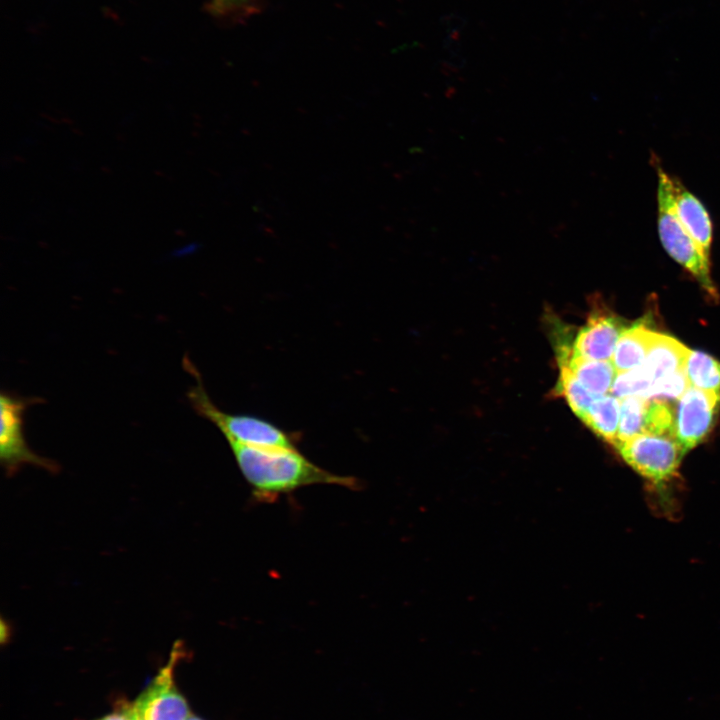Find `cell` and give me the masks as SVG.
Listing matches in <instances>:
<instances>
[{
	"label": "cell",
	"instance_id": "obj_1",
	"mask_svg": "<svg viewBox=\"0 0 720 720\" xmlns=\"http://www.w3.org/2000/svg\"><path fill=\"white\" fill-rule=\"evenodd\" d=\"M235 461L256 498L272 500L298 488L326 484L358 488V480L323 469L297 448H261L228 443Z\"/></svg>",
	"mask_w": 720,
	"mask_h": 720
},
{
	"label": "cell",
	"instance_id": "obj_2",
	"mask_svg": "<svg viewBox=\"0 0 720 720\" xmlns=\"http://www.w3.org/2000/svg\"><path fill=\"white\" fill-rule=\"evenodd\" d=\"M183 367L195 379V385L187 392V398L201 417L214 424L227 442L261 448H297L295 438L285 430L265 419L248 415L228 413L218 408L208 395L201 375L188 356Z\"/></svg>",
	"mask_w": 720,
	"mask_h": 720
},
{
	"label": "cell",
	"instance_id": "obj_3",
	"mask_svg": "<svg viewBox=\"0 0 720 720\" xmlns=\"http://www.w3.org/2000/svg\"><path fill=\"white\" fill-rule=\"evenodd\" d=\"M658 176V234L666 252L688 272L711 296L717 297L710 275V259L701 251L678 219L673 201V176L653 159Z\"/></svg>",
	"mask_w": 720,
	"mask_h": 720
},
{
	"label": "cell",
	"instance_id": "obj_4",
	"mask_svg": "<svg viewBox=\"0 0 720 720\" xmlns=\"http://www.w3.org/2000/svg\"><path fill=\"white\" fill-rule=\"evenodd\" d=\"M615 447L635 472L657 485L676 475L685 455L673 437L649 433L636 435Z\"/></svg>",
	"mask_w": 720,
	"mask_h": 720
},
{
	"label": "cell",
	"instance_id": "obj_5",
	"mask_svg": "<svg viewBox=\"0 0 720 720\" xmlns=\"http://www.w3.org/2000/svg\"><path fill=\"white\" fill-rule=\"evenodd\" d=\"M42 402L37 397H21L3 391L0 397V459L8 473L25 464L55 471L57 465L28 446L24 435V413L31 405Z\"/></svg>",
	"mask_w": 720,
	"mask_h": 720
},
{
	"label": "cell",
	"instance_id": "obj_6",
	"mask_svg": "<svg viewBox=\"0 0 720 720\" xmlns=\"http://www.w3.org/2000/svg\"><path fill=\"white\" fill-rule=\"evenodd\" d=\"M183 654L182 643L176 641L166 665L159 670L151 683L132 703L140 719L187 720L192 714L174 680V669Z\"/></svg>",
	"mask_w": 720,
	"mask_h": 720
},
{
	"label": "cell",
	"instance_id": "obj_7",
	"mask_svg": "<svg viewBox=\"0 0 720 720\" xmlns=\"http://www.w3.org/2000/svg\"><path fill=\"white\" fill-rule=\"evenodd\" d=\"M720 409V395L690 386L675 409L673 437L686 454L711 432Z\"/></svg>",
	"mask_w": 720,
	"mask_h": 720
},
{
	"label": "cell",
	"instance_id": "obj_8",
	"mask_svg": "<svg viewBox=\"0 0 720 720\" xmlns=\"http://www.w3.org/2000/svg\"><path fill=\"white\" fill-rule=\"evenodd\" d=\"M625 326L608 313H594L581 327L571 346L574 356L591 360H611Z\"/></svg>",
	"mask_w": 720,
	"mask_h": 720
},
{
	"label": "cell",
	"instance_id": "obj_9",
	"mask_svg": "<svg viewBox=\"0 0 720 720\" xmlns=\"http://www.w3.org/2000/svg\"><path fill=\"white\" fill-rule=\"evenodd\" d=\"M673 201L678 219L701 251L710 258L713 225L701 200L673 176Z\"/></svg>",
	"mask_w": 720,
	"mask_h": 720
},
{
	"label": "cell",
	"instance_id": "obj_10",
	"mask_svg": "<svg viewBox=\"0 0 720 720\" xmlns=\"http://www.w3.org/2000/svg\"><path fill=\"white\" fill-rule=\"evenodd\" d=\"M559 365L566 366L577 380L597 396L610 391L616 370L610 360H591L572 355L571 346L558 350Z\"/></svg>",
	"mask_w": 720,
	"mask_h": 720
},
{
	"label": "cell",
	"instance_id": "obj_11",
	"mask_svg": "<svg viewBox=\"0 0 720 720\" xmlns=\"http://www.w3.org/2000/svg\"><path fill=\"white\" fill-rule=\"evenodd\" d=\"M690 349L665 334L652 333L644 368L655 381L663 376L685 369Z\"/></svg>",
	"mask_w": 720,
	"mask_h": 720
},
{
	"label": "cell",
	"instance_id": "obj_12",
	"mask_svg": "<svg viewBox=\"0 0 720 720\" xmlns=\"http://www.w3.org/2000/svg\"><path fill=\"white\" fill-rule=\"evenodd\" d=\"M653 331L642 324L625 328L615 346L611 362L618 372L641 366L647 356Z\"/></svg>",
	"mask_w": 720,
	"mask_h": 720
},
{
	"label": "cell",
	"instance_id": "obj_13",
	"mask_svg": "<svg viewBox=\"0 0 720 720\" xmlns=\"http://www.w3.org/2000/svg\"><path fill=\"white\" fill-rule=\"evenodd\" d=\"M620 403L621 400L613 395L599 396L582 420L594 433L613 445L619 428Z\"/></svg>",
	"mask_w": 720,
	"mask_h": 720
},
{
	"label": "cell",
	"instance_id": "obj_14",
	"mask_svg": "<svg viewBox=\"0 0 720 720\" xmlns=\"http://www.w3.org/2000/svg\"><path fill=\"white\" fill-rule=\"evenodd\" d=\"M685 371L691 386L720 395V361L704 352L690 350Z\"/></svg>",
	"mask_w": 720,
	"mask_h": 720
},
{
	"label": "cell",
	"instance_id": "obj_15",
	"mask_svg": "<svg viewBox=\"0 0 720 720\" xmlns=\"http://www.w3.org/2000/svg\"><path fill=\"white\" fill-rule=\"evenodd\" d=\"M648 399L631 396L621 399L620 421L614 446L636 435L645 433V413Z\"/></svg>",
	"mask_w": 720,
	"mask_h": 720
},
{
	"label": "cell",
	"instance_id": "obj_16",
	"mask_svg": "<svg viewBox=\"0 0 720 720\" xmlns=\"http://www.w3.org/2000/svg\"><path fill=\"white\" fill-rule=\"evenodd\" d=\"M559 368L558 391L564 396L576 416L583 420L592 403L599 396L582 385L566 366L559 365Z\"/></svg>",
	"mask_w": 720,
	"mask_h": 720
},
{
	"label": "cell",
	"instance_id": "obj_17",
	"mask_svg": "<svg viewBox=\"0 0 720 720\" xmlns=\"http://www.w3.org/2000/svg\"><path fill=\"white\" fill-rule=\"evenodd\" d=\"M653 382L651 375L641 365L628 371L616 373L610 393L620 400L631 396L643 397Z\"/></svg>",
	"mask_w": 720,
	"mask_h": 720
},
{
	"label": "cell",
	"instance_id": "obj_18",
	"mask_svg": "<svg viewBox=\"0 0 720 720\" xmlns=\"http://www.w3.org/2000/svg\"><path fill=\"white\" fill-rule=\"evenodd\" d=\"M690 386L685 369L680 370L656 379L643 398L664 401L679 400Z\"/></svg>",
	"mask_w": 720,
	"mask_h": 720
},
{
	"label": "cell",
	"instance_id": "obj_19",
	"mask_svg": "<svg viewBox=\"0 0 720 720\" xmlns=\"http://www.w3.org/2000/svg\"><path fill=\"white\" fill-rule=\"evenodd\" d=\"M253 1L254 0H211L208 7L215 15L226 16L248 8Z\"/></svg>",
	"mask_w": 720,
	"mask_h": 720
},
{
	"label": "cell",
	"instance_id": "obj_20",
	"mask_svg": "<svg viewBox=\"0 0 720 720\" xmlns=\"http://www.w3.org/2000/svg\"><path fill=\"white\" fill-rule=\"evenodd\" d=\"M97 720H137V715L132 704H128Z\"/></svg>",
	"mask_w": 720,
	"mask_h": 720
},
{
	"label": "cell",
	"instance_id": "obj_21",
	"mask_svg": "<svg viewBox=\"0 0 720 720\" xmlns=\"http://www.w3.org/2000/svg\"><path fill=\"white\" fill-rule=\"evenodd\" d=\"M187 720H203V719H201V718H199V717H197V716H195V715L191 714V715H190V716L188 717V719H187Z\"/></svg>",
	"mask_w": 720,
	"mask_h": 720
},
{
	"label": "cell",
	"instance_id": "obj_22",
	"mask_svg": "<svg viewBox=\"0 0 720 720\" xmlns=\"http://www.w3.org/2000/svg\"><path fill=\"white\" fill-rule=\"evenodd\" d=\"M136 715H137V714H136ZM137 720H142V719H140V718L137 716Z\"/></svg>",
	"mask_w": 720,
	"mask_h": 720
}]
</instances>
